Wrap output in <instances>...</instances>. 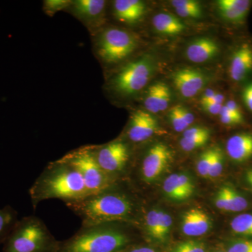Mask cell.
I'll list each match as a JSON object with an SVG mask.
<instances>
[{
	"label": "cell",
	"instance_id": "f546056e",
	"mask_svg": "<svg viewBox=\"0 0 252 252\" xmlns=\"http://www.w3.org/2000/svg\"><path fill=\"white\" fill-rule=\"evenodd\" d=\"M182 109H183V106L176 105L170 109L168 114L170 124L174 130L177 132H184L189 127L186 123Z\"/></svg>",
	"mask_w": 252,
	"mask_h": 252
},
{
	"label": "cell",
	"instance_id": "d6a6232c",
	"mask_svg": "<svg viewBox=\"0 0 252 252\" xmlns=\"http://www.w3.org/2000/svg\"><path fill=\"white\" fill-rule=\"evenodd\" d=\"M226 252H252V239H235L226 244Z\"/></svg>",
	"mask_w": 252,
	"mask_h": 252
},
{
	"label": "cell",
	"instance_id": "e575fe53",
	"mask_svg": "<svg viewBox=\"0 0 252 252\" xmlns=\"http://www.w3.org/2000/svg\"><path fill=\"white\" fill-rule=\"evenodd\" d=\"M242 97L247 108L252 113V81L244 88L242 92Z\"/></svg>",
	"mask_w": 252,
	"mask_h": 252
},
{
	"label": "cell",
	"instance_id": "4fadbf2b",
	"mask_svg": "<svg viewBox=\"0 0 252 252\" xmlns=\"http://www.w3.org/2000/svg\"><path fill=\"white\" fill-rule=\"evenodd\" d=\"M162 192L167 200L181 203L188 200L194 195L195 185L193 177L187 172H177L164 180Z\"/></svg>",
	"mask_w": 252,
	"mask_h": 252
},
{
	"label": "cell",
	"instance_id": "7402d4cb",
	"mask_svg": "<svg viewBox=\"0 0 252 252\" xmlns=\"http://www.w3.org/2000/svg\"><path fill=\"white\" fill-rule=\"evenodd\" d=\"M211 132L208 128L202 126L190 127L183 132L180 141V145L185 152H193L203 147L210 138Z\"/></svg>",
	"mask_w": 252,
	"mask_h": 252
},
{
	"label": "cell",
	"instance_id": "8992f818",
	"mask_svg": "<svg viewBox=\"0 0 252 252\" xmlns=\"http://www.w3.org/2000/svg\"><path fill=\"white\" fill-rule=\"evenodd\" d=\"M62 159L80 172L89 195L99 193L117 183L109 178L99 166L94 158V147L77 149Z\"/></svg>",
	"mask_w": 252,
	"mask_h": 252
},
{
	"label": "cell",
	"instance_id": "f35d334b",
	"mask_svg": "<svg viewBox=\"0 0 252 252\" xmlns=\"http://www.w3.org/2000/svg\"><path fill=\"white\" fill-rule=\"evenodd\" d=\"M211 252H226L225 251V248H220V249H217V250H214Z\"/></svg>",
	"mask_w": 252,
	"mask_h": 252
},
{
	"label": "cell",
	"instance_id": "8fae6325",
	"mask_svg": "<svg viewBox=\"0 0 252 252\" xmlns=\"http://www.w3.org/2000/svg\"><path fill=\"white\" fill-rule=\"evenodd\" d=\"M172 81L178 94L184 98L190 99L203 90L208 82V77L198 69L182 68L174 73Z\"/></svg>",
	"mask_w": 252,
	"mask_h": 252
},
{
	"label": "cell",
	"instance_id": "52a82bcc",
	"mask_svg": "<svg viewBox=\"0 0 252 252\" xmlns=\"http://www.w3.org/2000/svg\"><path fill=\"white\" fill-rule=\"evenodd\" d=\"M138 44V38L133 33L119 28H109L99 36L97 51L104 62L117 63L129 57Z\"/></svg>",
	"mask_w": 252,
	"mask_h": 252
},
{
	"label": "cell",
	"instance_id": "8d00e7d4",
	"mask_svg": "<svg viewBox=\"0 0 252 252\" xmlns=\"http://www.w3.org/2000/svg\"><path fill=\"white\" fill-rule=\"evenodd\" d=\"M124 252H157L155 249L148 245H140L135 243L129 247Z\"/></svg>",
	"mask_w": 252,
	"mask_h": 252
},
{
	"label": "cell",
	"instance_id": "ba28073f",
	"mask_svg": "<svg viewBox=\"0 0 252 252\" xmlns=\"http://www.w3.org/2000/svg\"><path fill=\"white\" fill-rule=\"evenodd\" d=\"M99 166L109 178L120 182L131 159L130 149L124 140H116L101 147H94Z\"/></svg>",
	"mask_w": 252,
	"mask_h": 252
},
{
	"label": "cell",
	"instance_id": "9a60e30c",
	"mask_svg": "<svg viewBox=\"0 0 252 252\" xmlns=\"http://www.w3.org/2000/svg\"><path fill=\"white\" fill-rule=\"evenodd\" d=\"M214 203L220 211L238 213L250 206L248 199L231 185L220 187L214 197Z\"/></svg>",
	"mask_w": 252,
	"mask_h": 252
},
{
	"label": "cell",
	"instance_id": "30bf717a",
	"mask_svg": "<svg viewBox=\"0 0 252 252\" xmlns=\"http://www.w3.org/2000/svg\"><path fill=\"white\" fill-rule=\"evenodd\" d=\"M140 223L144 236L150 243L162 245L170 240L172 219L165 210L157 207L150 209L142 215Z\"/></svg>",
	"mask_w": 252,
	"mask_h": 252
},
{
	"label": "cell",
	"instance_id": "7a4b0ae2",
	"mask_svg": "<svg viewBox=\"0 0 252 252\" xmlns=\"http://www.w3.org/2000/svg\"><path fill=\"white\" fill-rule=\"evenodd\" d=\"M29 193L34 209L44 200L59 199L67 203L89 195L80 172L62 158L47 165L30 189Z\"/></svg>",
	"mask_w": 252,
	"mask_h": 252
},
{
	"label": "cell",
	"instance_id": "9c48e42d",
	"mask_svg": "<svg viewBox=\"0 0 252 252\" xmlns=\"http://www.w3.org/2000/svg\"><path fill=\"white\" fill-rule=\"evenodd\" d=\"M174 154L171 148L163 142L151 146L144 154L138 168L139 179L145 185H153L171 167Z\"/></svg>",
	"mask_w": 252,
	"mask_h": 252
},
{
	"label": "cell",
	"instance_id": "d590c367",
	"mask_svg": "<svg viewBox=\"0 0 252 252\" xmlns=\"http://www.w3.org/2000/svg\"><path fill=\"white\" fill-rule=\"evenodd\" d=\"M200 104H201L203 110L211 115H219L220 109L223 105V104L212 103V102H205V103H200Z\"/></svg>",
	"mask_w": 252,
	"mask_h": 252
},
{
	"label": "cell",
	"instance_id": "5b68a950",
	"mask_svg": "<svg viewBox=\"0 0 252 252\" xmlns=\"http://www.w3.org/2000/svg\"><path fill=\"white\" fill-rule=\"evenodd\" d=\"M155 64L149 55L127 63L113 78V91L122 97L135 95L148 85L155 72Z\"/></svg>",
	"mask_w": 252,
	"mask_h": 252
},
{
	"label": "cell",
	"instance_id": "d4e9b609",
	"mask_svg": "<svg viewBox=\"0 0 252 252\" xmlns=\"http://www.w3.org/2000/svg\"><path fill=\"white\" fill-rule=\"evenodd\" d=\"M220 122L225 126H236L243 124L244 117L240 106L233 99L225 102L220 114Z\"/></svg>",
	"mask_w": 252,
	"mask_h": 252
},
{
	"label": "cell",
	"instance_id": "4dcf8cb0",
	"mask_svg": "<svg viewBox=\"0 0 252 252\" xmlns=\"http://www.w3.org/2000/svg\"><path fill=\"white\" fill-rule=\"evenodd\" d=\"M170 252H207V245L200 240L181 242L172 247Z\"/></svg>",
	"mask_w": 252,
	"mask_h": 252
},
{
	"label": "cell",
	"instance_id": "d6986e66",
	"mask_svg": "<svg viewBox=\"0 0 252 252\" xmlns=\"http://www.w3.org/2000/svg\"><path fill=\"white\" fill-rule=\"evenodd\" d=\"M225 151L233 161H248L252 158V133L240 132L230 136L225 144Z\"/></svg>",
	"mask_w": 252,
	"mask_h": 252
},
{
	"label": "cell",
	"instance_id": "277c9868",
	"mask_svg": "<svg viewBox=\"0 0 252 252\" xmlns=\"http://www.w3.org/2000/svg\"><path fill=\"white\" fill-rule=\"evenodd\" d=\"M59 243L42 220L26 217L18 220L2 252H56Z\"/></svg>",
	"mask_w": 252,
	"mask_h": 252
},
{
	"label": "cell",
	"instance_id": "ffe728a7",
	"mask_svg": "<svg viewBox=\"0 0 252 252\" xmlns=\"http://www.w3.org/2000/svg\"><path fill=\"white\" fill-rule=\"evenodd\" d=\"M252 1L249 0H220L217 9L220 17L232 24H243L248 17Z\"/></svg>",
	"mask_w": 252,
	"mask_h": 252
},
{
	"label": "cell",
	"instance_id": "83f0119b",
	"mask_svg": "<svg viewBox=\"0 0 252 252\" xmlns=\"http://www.w3.org/2000/svg\"><path fill=\"white\" fill-rule=\"evenodd\" d=\"M230 228L233 234L252 238V213H241L231 220Z\"/></svg>",
	"mask_w": 252,
	"mask_h": 252
},
{
	"label": "cell",
	"instance_id": "74e56055",
	"mask_svg": "<svg viewBox=\"0 0 252 252\" xmlns=\"http://www.w3.org/2000/svg\"><path fill=\"white\" fill-rule=\"evenodd\" d=\"M244 179H245V183L247 184V185L248 186L249 188L252 192V168L249 169L245 172Z\"/></svg>",
	"mask_w": 252,
	"mask_h": 252
},
{
	"label": "cell",
	"instance_id": "2e32d148",
	"mask_svg": "<svg viewBox=\"0 0 252 252\" xmlns=\"http://www.w3.org/2000/svg\"><path fill=\"white\" fill-rule=\"evenodd\" d=\"M252 72V46L248 44L239 46L232 54L228 74L234 82H242Z\"/></svg>",
	"mask_w": 252,
	"mask_h": 252
},
{
	"label": "cell",
	"instance_id": "1f68e13d",
	"mask_svg": "<svg viewBox=\"0 0 252 252\" xmlns=\"http://www.w3.org/2000/svg\"><path fill=\"white\" fill-rule=\"evenodd\" d=\"M213 156V147L207 149L199 156L196 162V169L198 175L203 178L208 179L209 169Z\"/></svg>",
	"mask_w": 252,
	"mask_h": 252
},
{
	"label": "cell",
	"instance_id": "ac0fdd59",
	"mask_svg": "<svg viewBox=\"0 0 252 252\" xmlns=\"http://www.w3.org/2000/svg\"><path fill=\"white\" fill-rule=\"evenodd\" d=\"M171 91L166 84L158 82L149 86L144 99L146 111L158 114L168 108L171 102Z\"/></svg>",
	"mask_w": 252,
	"mask_h": 252
},
{
	"label": "cell",
	"instance_id": "f1b7e54d",
	"mask_svg": "<svg viewBox=\"0 0 252 252\" xmlns=\"http://www.w3.org/2000/svg\"><path fill=\"white\" fill-rule=\"evenodd\" d=\"M224 154L222 149L219 147H213V156L209 169L208 179L214 180L220 177L224 168Z\"/></svg>",
	"mask_w": 252,
	"mask_h": 252
},
{
	"label": "cell",
	"instance_id": "603a6c76",
	"mask_svg": "<svg viewBox=\"0 0 252 252\" xmlns=\"http://www.w3.org/2000/svg\"><path fill=\"white\" fill-rule=\"evenodd\" d=\"M153 26L158 32L176 35L186 31V25L180 18L168 13H159L153 18Z\"/></svg>",
	"mask_w": 252,
	"mask_h": 252
},
{
	"label": "cell",
	"instance_id": "6da1fadb",
	"mask_svg": "<svg viewBox=\"0 0 252 252\" xmlns=\"http://www.w3.org/2000/svg\"><path fill=\"white\" fill-rule=\"evenodd\" d=\"M119 183L99 193L65 203L66 206L81 219L82 225L110 222L138 225L137 204L130 193L121 190Z\"/></svg>",
	"mask_w": 252,
	"mask_h": 252
},
{
	"label": "cell",
	"instance_id": "5bb4252c",
	"mask_svg": "<svg viewBox=\"0 0 252 252\" xmlns=\"http://www.w3.org/2000/svg\"><path fill=\"white\" fill-rule=\"evenodd\" d=\"M180 228L182 234L185 236L198 238L211 230L212 220L201 207H191L182 214Z\"/></svg>",
	"mask_w": 252,
	"mask_h": 252
},
{
	"label": "cell",
	"instance_id": "e0dca14e",
	"mask_svg": "<svg viewBox=\"0 0 252 252\" xmlns=\"http://www.w3.org/2000/svg\"><path fill=\"white\" fill-rule=\"evenodd\" d=\"M220 51V46L215 39L200 37L189 43L186 49V57L192 63H207L215 59Z\"/></svg>",
	"mask_w": 252,
	"mask_h": 252
},
{
	"label": "cell",
	"instance_id": "4316f807",
	"mask_svg": "<svg viewBox=\"0 0 252 252\" xmlns=\"http://www.w3.org/2000/svg\"><path fill=\"white\" fill-rule=\"evenodd\" d=\"M171 4L181 17L199 18L203 16V7L195 0H172Z\"/></svg>",
	"mask_w": 252,
	"mask_h": 252
},
{
	"label": "cell",
	"instance_id": "3957f363",
	"mask_svg": "<svg viewBox=\"0 0 252 252\" xmlns=\"http://www.w3.org/2000/svg\"><path fill=\"white\" fill-rule=\"evenodd\" d=\"M129 225L110 222L81 225L71 238L59 241L56 252H124L135 243L126 230Z\"/></svg>",
	"mask_w": 252,
	"mask_h": 252
},
{
	"label": "cell",
	"instance_id": "cb8c5ba5",
	"mask_svg": "<svg viewBox=\"0 0 252 252\" xmlns=\"http://www.w3.org/2000/svg\"><path fill=\"white\" fill-rule=\"evenodd\" d=\"M74 12L84 20H94L103 14L106 1L102 0H77L72 1Z\"/></svg>",
	"mask_w": 252,
	"mask_h": 252
},
{
	"label": "cell",
	"instance_id": "7c38bea8",
	"mask_svg": "<svg viewBox=\"0 0 252 252\" xmlns=\"http://www.w3.org/2000/svg\"><path fill=\"white\" fill-rule=\"evenodd\" d=\"M160 132L157 119L146 110H137L131 116L127 127V138L133 143H141L148 140Z\"/></svg>",
	"mask_w": 252,
	"mask_h": 252
},
{
	"label": "cell",
	"instance_id": "44dd1931",
	"mask_svg": "<svg viewBox=\"0 0 252 252\" xmlns=\"http://www.w3.org/2000/svg\"><path fill=\"white\" fill-rule=\"evenodd\" d=\"M146 5L140 0H117L114 13L121 22L133 24L140 21L146 12Z\"/></svg>",
	"mask_w": 252,
	"mask_h": 252
},
{
	"label": "cell",
	"instance_id": "484cf974",
	"mask_svg": "<svg viewBox=\"0 0 252 252\" xmlns=\"http://www.w3.org/2000/svg\"><path fill=\"white\" fill-rule=\"evenodd\" d=\"M18 220L17 212L12 207L0 208V245L6 241Z\"/></svg>",
	"mask_w": 252,
	"mask_h": 252
},
{
	"label": "cell",
	"instance_id": "836d02e7",
	"mask_svg": "<svg viewBox=\"0 0 252 252\" xmlns=\"http://www.w3.org/2000/svg\"><path fill=\"white\" fill-rule=\"evenodd\" d=\"M72 3V1L68 0H46L44 1V9L48 14H54L65 9Z\"/></svg>",
	"mask_w": 252,
	"mask_h": 252
}]
</instances>
